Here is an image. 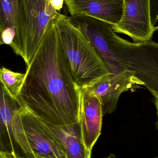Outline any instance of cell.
<instances>
[{
    "label": "cell",
    "mask_w": 158,
    "mask_h": 158,
    "mask_svg": "<svg viewBox=\"0 0 158 158\" xmlns=\"http://www.w3.org/2000/svg\"><path fill=\"white\" fill-rule=\"evenodd\" d=\"M18 99L45 122L62 126L79 122L80 87L63 53L54 22L27 68Z\"/></svg>",
    "instance_id": "cell-1"
},
{
    "label": "cell",
    "mask_w": 158,
    "mask_h": 158,
    "mask_svg": "<svg viewBox=\"0 0 158 158\" xmlns=\"http://www.w3.org/2000/svg\"><path fill=\"white\" fill-rule=\"evenodd\" d=\"M81 32L99 54L109 73L135 74L152 95L158 94V43H131L117 35L107 22L92 18Z\"/></svg>",
    "instance_id": "cell-2"
},
{
    "label": "cell",
    "mask_w": 158,
    "mask_h": 158,
    "mask_svg": "<svg viewBox=\"0 0 158 158\" xmlns=\"http://www.w3.org/2000/svg\"><path fill=\"white\" fill-rule=\"evenodd\" d=\"M54 24L63 53L80 88L90 86L109 73L99 54L68 16L59 13Z\"/></svg>",
    "instance_id": "cell-3"
},
{
    "label": "cell",
    "mask_w": 158,
    "mask_h": 158,
    "mask_svg": "<svg viewBox=\"0 0 158 158\" xmlns=\"http://www.w3.org/2000/svg\"><path fill=\"white\" fill-rule=\"evenodd\" d=\"M18 30L22 57L27 68L35 56L47 30L59 14L52 0H17Z\"/></svg>",
    "instance_id": "cell-4"
},
{
    "label": "cell",
    "mask_w": 158,
    "mask_h": 158,
    "mask_svg": "<svg viewBox=\"0 0 158 158\" xmlns=\"http://www.w3.org/2000/svg\"><path fill=\"white\" fill-rule=\"evenodd\" d=\"M112 27L116 33L129 36L134 42L151 40L156 27L151 20L150 0H124L121 20Z\"/></svg>",
    "instance_id": "cell-5"
},
{
    "label": "cell",
    "mask_w": 158,
    "mask_h": 158,
    "mask_svg": "<svg viewBox=\"0 0 158 158\" xmlns=\"http://www.w3.org/2000/svg\"><path fill=\"white\" fill-rule=\"evenodd\" d=\"M144 83L135 76L128 71L109 73L88 88L100 100L104 115L116 110L121 95L130 89L140 88Z\"/></svg>",
    "instance_id": "cell-6"
},
{
    "label": "cell",
    "mask_w": 158,
    "mask_h": 158,
    "mask_svg": "<svg viewBox=\"0 0 158 158\" xmlns=\"http://www.w3.org/2000/svg\"><path fill=\"white\" fill-rule=\"evenodd\" d=\"M20 117L24 132L34 155L45 158H67L59 142L40 119L24 106Z\"/></svg>",
    "instance_id": "cell-7"
},
{
    "label": "cell",
    "mask_w": 158,
    "mask_h": 158,
    "mask_svg": "<svg viewBox=\"0 0 158 158\" xmlns=\"http://www.w3.org/2000/svg\"><path fill=\"white\" fill-rule=\"evenodd\" d=\"M104 116L99 98L87 87L80 88L79 122L84 146L90 153L101 135Z\"/></svg>",
    "instance_id": "cell-8"
},
{
    "label": "cell",
    "mask_w": 158,
    "mask_h": 158,
    "mask_svg": "<svg viewBox=\"0 0 158 158\" xmlns=\"http://www.w3.org/2000/svg\"><path fill=\"white\" fill-rule=\"evenodd\" d=\"M70 15L92 17L112 26L121 20L124 0H65Z\"/></svg>",
    "instance_id": "cell-9"
},
{
    "label": "cell",
    "mask_w": 158,
    "mask_h": 158,
    "mask_svg": "<svg viewBox=\"0 0 158 158\" xmlns=\"http://www.w3.org/2000/svg\"><path fill=\"white\" fill-rule=\"evenodd\" d=\"M19 8L17 0H0V44L11 47L21 56L22 44L18 30Z\"/></svg>",
    "instance_id": "cell-10"
},
{
    "label": "cell",
    "mask_w": 158,
    "mask_h": 158,
    "mask_svg": "<svg viewBox=\"0 0 158 158\" xmlns=\"http://www.w3.org/2000/svg\"><path fill=\"white\" fill-rule=\"evenodd\" d=\"M25 77V73L14 72L5 67L0 69L1 84L10 96L18 99L19 94Z\"/></svg>",
    "instance_id": "cell-11"
},
{
    "label": "cell",
    "mask_w": 158,
    "mask_h": 158,
    "mask_svg": "<svg viewBox=\"0 0 158 158\" xmlns=\"http://www.w3.org/2000/svg\"><path fill=\"white\" fill-rule=\"evenodd\" d=\"M150 12L151 20L153 26L156 25L158 21V0H150Z\"/></svg>",
    "instance_id": "cell-12"
},
{
    "label": "cell",
    "mask_w": 158,
    "mask_h": 158,
    "mask_svg": "<svg viewBox=\"0 0 158 158\" xmlns=\"http://www.w3.org/2000/svg\"><path fill=\"white\" fill-rule=\"evenodd\" d=\"M0 158H25L17 155L15 151L12 152L0 151Z\"/></svg>",
    "instance_id": "cell-13"
},
{
    "label": "cell",
    "mask_w": 158,
    "mask_h": 158,
    "mask_svg": "<svg viewBox=\"0 0 158 158\" xmlns=\"http://www.w3.org/2000/svg\"><path fill=\"white\" fill-rule=\"evenodd\" d=\"M153 95L155 98V103L156 108L158 119V94H154Z\"/></svg>",
    "instance_id": "cell-14"
},
{
    "label": "cell",
    "mask_w": 158,
    "mask_h": 158,
    "mask_svg": "<svg viewBox=\"0 0 158 158\" xmlns=\"http://www.w3.org/2000/svg\"><path fill=\"white\" fill-rule=\"evenodd\" d=\"M34 155H35L36 158H45L42 157L41 156H39V155H36V154H34Z\"/></svg>",
    "instance_id": "cell-15"
},
{
    "label": "cell",
    "mask_w": 158,
    "mask_h": 158,
    "mask_svg": "<svg viewBox=\"0 0 158 158\" xmlns=\"http://www.w3.org/2000/svg\"><path fill=\"white\" fill-rule=\"evenodd\" d=\"M156 31H158V26L156 27Z\"/></svg>",
    "instance_id": "cell-16"
},
{
    "label": "cell",
    "mask_w": 158,
    "mask_h": 158,
    "mask_svg": "<svg viewBox=\"0 0 158 158\" xmlns=\"http://www.w3.org/2000/svg\"><path fill=\"white\" fill-rule=\"evenodd\" d=\"M156 158H158V157Z\"/></svg>",
    "instance_id": "cell-17"
}]
</instances>
